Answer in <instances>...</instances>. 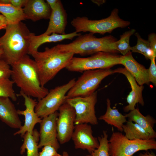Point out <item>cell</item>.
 I'll list each match as a JSON object with an SVG mask.
<instances>
[{
	"mask_svg": "<svg viewBox=\"0 0 156 156\" xmlns=\"http://www.w3.org/2000/svg\"><path fill=\"white\" fill-rule=\"evenodd\" d=\"M5 29L4 34L0 38L3 51L0 58L11 65L28 54L31 32L22 22L8 24Z\"/></svg>",
	"mask_w": 156,
	"mask_h": 156,
	"instance_id": "6da1fadb",
	"label": "cell"
},
{
	"mask_svg": "<svg viewBox=\"0 0 156 156\" xmlns=\"http://www.w3.org/2000/svg\"><path fill=\"white\" fill-rule=\"evenodd\" d=\"M11 66L12 80L20 92L38 100L47 94L48 90L40 85L35 62L27 55Z\"/></svg>",
	"mask_w": 156,
	"mask_h": 156,
	"instance_id": "7a4b0ae2",
	"label": "cell"
},
{
	"mask_svg": "<svg viewBox=\"0 0 156 156\" xmlns=\"http://www.w3.org/2000/svg\"><path fill=\"white\" fill-rule=\"evenodd\" d=\"M75 54L61 51L56 46L46 47L42 52L31 55L34 58L41 86L53 79L61 70L66 68Z\"/></svg>",
	"mask_w": 156,
	"mask_h": 156,
	"instance_id": "3957f363",
	"label": "cell"
},
{
	"mask_svg": "<svg viewBox=\"0 0 156 156\" xmlns=\"http://www.w3.org/2000/svg\"><path fill=\"white\" fill-rule=\"evenodd\" d=\"M116 39L110 35L97 38L90 33L81 34L71 42L66 44H58L56 46L62 51L79 54L81 56L93 55L100 52L116 54L119 52L114 49L112 44Z\"/></svg>",
	"mask_w": 156,
	"mask_h": 156,
	"instance_id": "277c9868",
	"label": "cell"
},
{
	"mask_svg": "<svg viewBox=\"0 0 156 156\" xmlns=\"http://www.w3.org/2000/svg\"><path fill=\"white\" fill-rule=\"evenodd\" d=\"M118 12V10L114 8L108 17L99 20H90L85 16L77 17L73 19L71 23L77 33L89 32L102 35L110 33L117 28H125L130 24L129 21L120 18Z\"/></svg>",
	"mask_w": 156,
	"mask_h": 156,
	"instance_id": "5b68a950",
	"label": "cell"
},
{
	"mask_svg": "<svg viewBox=\"0 0 156 156\" xmlns=\"http://www.w3.org/2000/svg\"><path fill=\"white\" fill-rule=\"evenodd\" d=\"M110 156H133L137 152L156 149L155 139L148 140H130L122 132H114L108 140Z\"/></svg>",
	"mask_w": 156,
	"mask_h": 156,
	"instance_id": "8992f818",
	"label": "cell"
},
{
	"mask_svg": "<svg viewBox=\"0 0 156 156\" xmlns=\"http://www.w3.org/2000/svg\"><path fill=\"white\" fill-rule=\"evenodd\" d=\"M121 56L116 54L100 52L87 57H73L65 68L69 71L79 72L110 68L120 64Z\"/></svg>",
	"mask_w": 156,
	"mask_h": 156,
	"instance_id": "52a82bcc",
	"label": "cell"
},
{
	"mask_svg": "<svg viewBox=\"0 0 156 156\" xmlns=\"http://www.w3.org/2000/svg\"><path fill=\"white\" fill-rule=\"evenodd\" d=\"M112 74L113 70L110 68L90 70L83 72L67 93L66 99L90 95L95 92L103 79Z\"/></svg>",
	"mask_w": 156,
	"mask_h": 156,
	"instance_id": "ba28073f",
	"label": "cell"
},
{
	"mask_svg": "<svg viewBox=\"0 0 156 156\" xmlns=\"http://www.w3.org/2000/svg\"><path fill=\"white\" fill-rule=\"evenodd\" d=\"M75 81L73 79L65 84L51 89L44 97L38 100L35 108L38 116L43 118L58 110L66 102V94Z\"/></svg>",
	"mask_w": 156,
	"mask_h": 156,
	"instance_id": "9c48e42d",
	"label": "cell"
},
{
	"mask_svg": "<svg viewBox=\"0 0 156 156\" xmlns=\"http://www.w3.org/2000/svg\"><path fill=\"white\" fill-rule=\"evenodd\" d=\"M97 97V93L95 92L87 96L77 97L66 100V102L72 106L75 111V125L83 123L93 125L98 124L95 110Z\"/></svg>",
	"mask_w": 156,
	"mask_h": 156,
	"instance_id": "30bf717a",
	"label": "cell"
},
{
	"mask_svg": "<svg viewBox=\"0 0 156 156\" xmlns=\"http://www.w3.org/2000/svg\"><path fill=\"white\" fill-rule=\"evenodd\" d=\"M56 120L57 138L61 144L71 139L75 129L76 113L74 108L65 102L60 107Z\"/></svg>",
	"mask_w": 156,
	"mask_h": 156,
	"instance_id": "8fae6325",
	"label": "cell"
},
{
	"mask_svg": "<svg viewBox=\"0 0 156 156\" xmlns=\"http://www.w3.org/2000/svg\"><path fill=\"white\" fill-rule=\"evenodd\" d=\"M58 115V112L57 111L42 119L40 123L39 148L49 145L52 146L57 151L60 148L57 138L56 125Z\"/></svg>",
	"mask_w": 156,
	"mask_h": 156,
	"instance_id": "7c38bea8",
	"label": "cell"
},
{
	"mask_svg": "<svg viewBox=\"0 0 156 156\" xmlns=\"http://www.w3.org/2000/svg\"><path fill=\"white\" fill-rule=\"evenodd\" d=\"M92 133L91 127L88 124L75 125L71 137L75 148L86 150L90 154L98 148V138L94 137Z\"/></svg>",
	"mask_w": 156,
	"mask_h": 156,
	"instance_id": "4fadbf2b",
	"label": "cell"
},
{
	"mask_svg": "<svg viewBox=\"0 0 156 156\" xmlns=\"http://www.w3.org/2000/svg\"><path fill=\"white\" fill-rule=\"evenodd\" d=\"M19 96H22L24 99L25 109L23 110H17L19 115H22L25 117V122L18 130L14 133V135H20L23 137L27 132L32 133L35 125L40 123L42 121L41 118L37 115L35 111L37 102L31 97L20 92Z\"/></svg>",
	"mask_w": 156,
	"mask_h": 156,
	"instance_id": "5bb4252c",
	"label": "cell"
},
{
	"mask_svg": "<svg viewBox=\"0 0 156 156\" xmlns=\"http://www.w3.org/2000/svg\"><path fill=\"white\" fill-rule=\"evenodd\" d=\"M113 73L124 75L126 77L131 86V90L127 98L128 105L124 107V111L127 112L133 110L135 108L136 104L138 103L143 106L144 103L142 92L144 86L138 85L134 78L125 68L120 67L113 70Z\"/></svg>",
	"mask_w": 156,
	"mask_h": 156,
	"instance_id": "9a60e30c",
	"label": "cell"
},
{
	"mask_svg": "<svg viewBox=\"0 0 156 156\" xmlns=\"http://www.w3.org/2000/svg\"><path fill=\"white\" fill-rule=\"evenodd\" d=\"M120 64L125 66L140 86L149 84L148 69L135 59L131 51L125 55H121Z\"/></svg>",
	"mask_w": 156,
	"mask_h": 156,
	"instance_id": "2e32d148",
	"label": "cell"
},
{
	"mask_svg": "<svg viewBox=\"0 0 156 156\" xmlns=\"http://www.w3.org/2000/svg\"><path fill=\"white\" fill-rule=\"evenodd\" d=\"M67 18V14L62 2L58 0L55 7L51 10L48 28L43 34L45 35H50L53 33L65 34Z\"/></svg>",
	"mask_w": 156,
	"mask_h": 156,
	"instance_id": "e0dca14e",
	"label": "cell"
},
{
	"mask_svg": "<svg viewBox=\"0 0 156 156\" xmlns=\"http://www.w3.org/2000/svg\"><path fill=\"white\" fill-rule=\"evenodd\" d=\"M26 19L33 21L49 18L51 10L44 0H28L23 8Z\"/></svg>",
	"mask_w": 156,
	"mask_h": 156,
	"instance_id": "ac0fdd59",
	"label": "cell"
},
{
	"mask_svg": "<svg viewBox=\"0 0 156 156\" xmlns=\"http://www.w3.org/2000/svg\"><path fill=\"white\" fill-rule=\"evenodd\" d=\"M0 119L10 127L19 129L22 122L14 104L7 97H0Z\"/></svg>",
	"mask_w": 156,
	"mask_h": 156,
	"instance_id": "d6986e66",
	"label": "cell"
},
{
	"mask_svg": "<svg viewBox=\"0 0 156 156\" xmlns=\"http://www.w3.org/2000/svg\"><path fill=\"white\" fill-rule=\"evenodd\" d=\"M81 34L75 31L64 34H59L53 33L50 35H45L43 34L36 36L33 33L30 35V45L28 54L31 55L38 51L39 47L42 44L51 42H56L62 41L65 39L72 40L76 36H78Z\"/></svg>",
	"mask_w": 156,
	"mask_h": 156,
	"instance_id": "ffe728a7",
	"label": "cell"
},
{
	"mask_svg": "<svg viewBox=\"0 0 156 156\" xmlns=\"http://www.w3.org/2000/svg\"><path fill=\"white\" fill-rule=\"evenodd\" d=\"M128 120L134 122L144 129L155 138H156V133L153 129L156 120L152 116L148 115L145 116L140 112L138 107L130 111L126 114Z\"/></svg>",
	"mask_w": 156,
	"mask_h": 156,
	"instance_id": "44dd1931",
	"label": "cell"
},
{
	"mask_svg": "<svg viewBox=\"0 0 156 156\" xmlns=\"http://www.w3.org/2000/svg\"><path fill=\"white\" fill-rule=\"evenodd\" d=\"M107 109L105 113L101 116L98 119L103 120L108 124L113 126L120 132L123 131L122 126L127 120L125 115H122L116 109L111 107L110 100H107Z\"/></svg>",
	"mask_w": 156,
	"mask_h": 156,
	"instance_id": "7402d4cb",
	"label": "cell"
},
{
	"mask_svg": "<svg viewBox=\"0 0 156 156\" xmlns=\"http://www.w3.org/2000/svg\"><path fill=\"white\" fill-rule=\"evenodd\" d=\"M22 137L24 141L21 147V154H23L26 149L27 156H38L39 134L37 130H34L32 133L27 132Z\"/></svg>",
	"mask_w": 156,
	"mask_h": 156,
	"instance_id": "603a6c76",
	"label": "cell"
},
{
	"mask_svg": "<svg viewBox=\"0 0 156 156\" xmlns=\"http://www.w3.org/2000/svg\"><path fill=\"white\" fill-rule=\"evenodd\" d=\"M122 126L125 136L130 140H148L155 139L138 124L129 120Z\"/></svg>",
	"mask_w": 156,
	"mask_h": 156,
	"instance_id": "cb8c5ba5",
	"label": "cell"
},
{
	"mask_svg": "<svg viewBox=\"0 0 156 156\" xmlns=\"http://www.w3.org/2000/svg\"><path fill=\"white\" fill-rule=\"evenodd\" d=\"M0 13L6 18L8 24L17 23L26 19L23 8H16L11 4L0 3Z\"/></svg>",
	"mask_w": 156,
	"mask_h": 156,
	"instance_id": "d4e9b609",
	"label": "cell"
},
{
	"mask_svg": "<svg viewBox=\"0 0 156 156\" xmlns=\"http://www.w3.org/2000/svg\"><path fill=\"white\" fill-rule=\"evenodd\" d=\"M135 35L137 38V43L135 45L131 47L130 51L142 54L147 59L150 60L153 57L155 58L156 56L151 49L148 40L143 39L138 33H135Z\"/></svg>",
	"mask_w": 156,
	"mask_h": 156,
	"instance_id": "484cf974",
	"label": "cell"
},
{
	"mask_svg": "<svg viewBox=\"0 0 156 156\" xmlns=\"http://www.w3.org/2000/svg\"><path fill=\"white\" fill-rule=\"evenodd\" d=\"M133 29L127 31L120 36V39L116 40L112 44L113 48L120 53L122 55H125L130 51L131 46L129 44L130 37L135 32Z\"/></svg>",
	"mask_w": 156,
	"mask_h": 156,
	"instance_id": "4316f807",
	"label": "cell"
},
{
	"mask_svg": "<svg viewBox=\"0 0 156 156\" xmlns=\"http://www.w3.org/2000/svg\"><path fill=\"white\" fill-rule=\"evenodd\" d=\"M14 83L10 78L0 79V97H7L14 101L17 99V95L13 89Z\"/></svg>",
	"mask_w": 156,
	"mask_h": 156,
	"instance_id": "83f0119b",
	"label": "cell"
},
{
	"mask_svg": "<svg viewBox=\"0 0 156 156\" xmlns=\"http://www.w3.org/2000/svg\"><path fill=\"white\" fill-rule=\"evenodd\" d=\"M108 135L106 131H103V135L99 136V146L91 154L93 156H110L109 153Z\"/></svg>",
	"mask_w": 156,
	"mask_h": 156,
	"instance_id": "f1b7e54d",
	"label": "cell"
},
{
	"mask_svg": "<svg viewBox=\"0 0 156 156\" xmlns=\"http://www.w3.org/2000/svg\"><path fill=\"white\" fill-rule=\"evenodd\" d=\"M10 65L4 60L0 58V79L10 78L12 69Z\"/></svg>",
	"mask_w": 156,
	"mask_h": 156,
	"instance_id": "f546056e",
	"label": "cell"
},
{
	"mask_svg": "<svg viewBox=\"0 0 156 156\" xmlns=\"http://www.w3.org/2000/svg\"><path fill=\"white\" fill-rule=\"evenodd\" d=\"M155 58H152L151 60L150 67L148 69L149 81L154 86L156 85V65Z\"/></svg>",
	"mask_w": 156,
	"mask_h": 156,
	"instance_id": "4dcf8cb0",
	"label": "cell"
},
{
	"mask_svg": "<svg viewBox=\"0 0 156 156\" xmlns=\"http://www.w3.org/2000/svg\"><path fill=\"white\" fill-rule=\"evenodd\" d=\"M38 156H62L58 153L57 151L50 145L44 146L42 151L39 153Z\"/></svg>",
	"mask_w": 156,
	"mask_h": 156,
	"instance_id": "1f68e13d",
	"label": "cell"
},
{
	"mask_svg": "<svg viewBox=\"0 0 156 156\" xmlns=\"http://www.w3.org/2000/svg\"><path fill=\"white\" fill-rule=\"evenodd\" d=\"M150 47L156 56V34L155 33L150 34L148 36V40Z\"/></svg>",
	"mask_w": 156,
	"mask_h": 156,
	"instance_id": "d6a6232c",
	"label": "cell"
},
{
	"mask_svg": "<svg viewBox=\"0 0 156 156\" xmlns=\"http://www.w3.org/2000/svg\"><path fill=\"white\" fill-rule=\"evenodd\" d=\"M27 1L28 0H10V4L16 8H22Z\"/></svg>",
	"mask_w": 156,
	"mask_h": 156,
	"instance_id": "836d02e7",
	"label": "cell"
},
{
	"mask_svg": "<svg viewBox=\"0 0 156 156\" xmlns=\"http://www.w3.org/2000/svg\"><path fill=\"white\" fill-rule=\"evenodd\" d=\"M58 0H47L46 2L48 4L51 10L56 6Z\"/></svg>",
	"mask_w": 156,
	"mask_h": 156,
	"instance_id": "e575fe53",
	"label": "cell"
},
{
	"mask_svg": "<svg viewBox=\"0 0 156 156\" xmlns=\"http://www.w3.org/2000/svg\"><path fill=\"white\" fill-rule=\"evenodd\" d=\"M143 153H140L139 154L138 156H156L155 154L153 152L150 153L147 151Z\"/></svg>",
	"mask_w": 156,
	"mask_h": 156,
	"instance_id": "d590c367",
	"label": "cell"
},
{
	"mask_svg": "<svg viewBox=\"0 0 156 156\" xmlns=\"http://www.w3.org/2000/svg\"><path fill=\"white\" fill-rule=\"evenodd\" d=\"M92 2L96 4L99 6H100L105 3V0H92Z\"/></svg>",
	"mask_w": 156,
	"mask_h": 156,
	"instance_id": "8d00e7d4",
	"label": "cell"
},
{
	"mask_svg": "<svg viewBox=\"0 0 156 156\" xmlns=\"http://www.w3.org/2000/svg\"><path fill=\"white\" fill-rule=\"evenodd\" d=\"M8 24L0 21V30L5 29Z\"/></svg>",
	"mask_w": 156,
	"mask_h": 156,
	"instance_id": "74e56055",
	"label": "cell"
},
{
	"mask_svg": "<svg viewBox=\"0 0 156 156\" xmlns=\"http://www.w3.org/2000/svg\"><path fill=\"white\" fill-rule=\"evenodd\" d=\"M0 21L8 24V23L6 18L2 14H0Z\"/></svg>",
	"mask_w": 156,
	"mask_h": 156,
	"instance_id": "f35d334b",
	"label": "cell"
},
{
	"mask_svg": "<svg viewBox=\"0 0 156 156\" xmlns=\"http://www.w3.org/2000/svg\"><path fill=\"white\" fill-rule=\"evenodd\" d=\"M62 156H69L68 153L65 151H64L63 152ZM86 156H93L91 154L90 155H87Z\"/></svg>",
	"mask_w": 156,
	"mask_h": 156,
	"instance_id": "ab89813d",
	"label": "cell"
},
{
	"mask_svg": "<svg viewBox=\"0 0 156 156\" xmlns=\"http://www.w3.org/2000/svg\"><path fill=\"white\" fill-rule=\"evenodd\" d=\"M3 54V51L2 49L0 47V57Z\"/></svg>",
	"mask_w": 156,
	"mask_h": 156,
	"instance_id": "60d3db41",
	"label": "cell"
}]
</instances>
